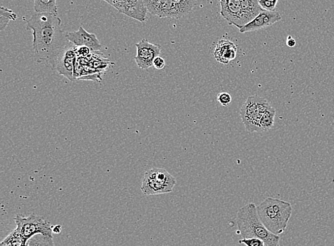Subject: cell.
<instances>
[{
    "instance_id": "6da1fadb",
    "label": "cell",
    "mask_w": 334,
    "mask_h": 246,
    "mask_svg": "<svg viewBox=\"0 0 334 246\" xmlns=\"http://www.w3.org/2000/svg\"><path fill=\"white\" fill-rule=\"evenodd\" d=\"M23 20L26 30L33 31V50L35 59L51 65L53 69L60 53L68 44L66 33L61 28V20L50 13H36Z\"/></svg>"
},
{
    "instance_id": "7a4b0ae2",
    "label": "cell",
    "mask_w": 334,
    "mask_h": 246,
    "mask_svg": "<svg viewBox=\"0 0 334 246\" xmlns=\"http://www.w3.org/2000/svg\"><path fill=\"white\" fill-rule=\"evenodd\" d=\"M238 231L243 238H256L264 242V246H280V237L269 231L261 222L255 203H250L238 210L236 218Z\"/></svg>"
},
{
    "instance_id": "3957f363",
    "label": "cell",
    "mask_w": 334,
    "mask_h": 246,
    "mask_svg": "<svg viewBox=\"0 0 334 246\" xmlns=\"http://www.w3.org/2000/svg\"><path fill=\"white\" fill-rule=\"evenodd\" d=\"M290 203L268 197L257 206V213L261 222L269 231L279 235L287 228L292 214Z\"/></svg>"
},
{
    "instance_id": "277c9868",
    "label": "cell",
    "mask_w": 334,
    "mask_h": 246,
    "mask_svg": "<svg viewBox=\"0 0 334 246\" xmlns=\"http://www.w3.org/2000/svg\"><path fill=\"white\" fill-rule=\"evenodd\" d=\"M176 179L161 168H153L143 176L141 191L145 195H159L172 192L176 185Z\"/></svg>"
},
{
    "instance_id": "5b68a950",
    "label": "cell",
    "mask_w": 334,
    "mask_h": 246,
    "mask_svg": "<svg viewBox=\"0 0 334 246\" xmlns=\"http://www.w3.org/2000/svg\"><path fill=\"white\" fill-rule=\"evenodd\" d=\"M271 106L266 99L257 95L249 97L240 109V117L246 130L261 133V118Z\"/></svg>"
},
{
    "instance_id": "8992f818",
    "label": "cell",
    "mask_w": 334,
    "mask_h": 246,
    "mask_svg": "<svg viewBox=\"0 0 334 246\" xmlns=\"http://www.w3.org/2000/svg\"><path fill=\"white\" fill-rule=\"evenodd\" d=\"M17 228L24 242H27L35 235L42 234L53 236V227L50 223L43 217L35 214H30L28 217H23L17 214L15 218Z\"/></svg>"
},
{
    "instance_id": "52a82bcc",
    "label": "cell",
    "mask_w": 334,
    "mask_h": 246,
    "mask_svg": "<svg viewBox=\"0 0 334 246\" xmlns=\"http://www.w3.org/2000/svg\"><path fill=\"white\" fill-rule=\"evenodd\" d=\"M108 4L123 14L139 21L145 22L148 10L145 4V0H104Z\"/></svg>"
},
{
    "instance_id": "ba28073f",
    "label": "cell",
    "mask_w": 334,
    "mask_h": 246,
    "mask_svg": "<svg viewBox=\"0 0 334 246\" xmlns=\"http://www.w3.org/2000/svg\"><path fill=\"white\" fill-rule=\"evenodd\" d=\"M77 58L76 46L69 42L58 56L54 69L59 75L64 76L74 82V72Z\"/></svg>"
},
{
    "instance_id": "9c48e42d",
    "label": "cell",
    "mask_w": 334,
    "mask_h": 246,
    "mask_svg": "<svg viewBox=\"0 0 334 246\" xmlns=\"http://www.w3.org/2000/svg\"><path fill=\"white\" fill-rule=\"evenodd\" d=\"M136 47L137 48V54L134 59L139 68L143 70L153 66V61L159 56L161 51V46L150 43L145 39L136 44Z\"/></svg>"
},
{
    "instance_id": "30bf717a",
    "label": "cell",
    "mask_w": 334,
    "mask_h": 246,
    "mask_svg": "<svg viewBox=\"0 0 334 246\" xmlns=\"http://www.w3.org/2000/svg\"><path fill=\"white\" fill-rule=\"evenodd\" d=\"M220 1L221 16L227 21L229 25L235 26L239 29H241L244 24L240 0H220Z\"/></svg>"
},
{
    "instance_id": "8fae6325",
    "label": "cell",
    "mask_w": 334,
    "mask_h": 246,
    "mask_svg": "<svg viewBox=\"0 0 334 246\" xmlns=\"http://www.w3.org/2000/svg\"><path fill=\"white\" fill-rule=\"evenodd\" d=\"M282 19V16L278 12L268 11L262 10L260 13L252 19L248 24H245L240 31L241 33L250 32V31H258L273 25Z\"/></svg>"
},
{
    "instance_id": "7c38bea8",
    "label": "cell",
    "mask_w": 334,
    "mask_h": 246,
    "mask_svg": "<svg viewBox=\"0 0 334 246\" xmlns=\"http://www.w3.org/2000/svg\"><path fill=\"white\" fill-rule=\"evenodd\" d=\"M148 12L160 18L180 19L173 0H145Z\"/></svg>"
},
{
    "instance_id": "4fadbf2b",
    "label": "cell",
    "mask_w": 334,
    "mask_h": 246,
    "mask_svg": "<svg viewBox=\"0 0 334 246\" xmlns=\"http://www.w3.org/2000/svg\"><path fill=\"white\" fill-rule=\"evenodd\" d=\"M66 37L76 47H87L94 52L99 51L102 47L95 33L88 32L82 26L78 31L66 32Z\"/></svg>"
},
{
    "instance_id": "5bb4252c",
    "label": "cell",
    "mask_w": 334,
    "mask_h": 246,
    "mask_svg": "<svg viewBox=\"0 0 334 246\" xmlns=\"http://www.w3.org/2000/svg\"><path fill=\"white\" fill-rule=\"evenodd\" d=\"M238 47L232 42L228 40H222L217 42L214 57L222 64H228L237 57Z\"/></svg>"
},
{
    "instance_id": "9a60e30c",
    "label": "cell",
    "mask_w": 334,
    "mask_h": 246,
    "mask_svg": "<svg viewBox=\"0 0 334 246\" xmlns=\"http://www.w3.org/2000/svg\"><path fill=\"white\" fill-rule=\"evenodd\" d=\"M244 26L248 24L263 10L259 5V0H240Z\"/></svg>"
},
{
    "instance_id": "2e32d148",
    "label": "cell",
    "mask_w": 334,
    "mask_h": 246,
    "mask_svg": "<svg viewBox=\"0 0 334 246\" xmlns=\"http://www.w3.org/2000/svg\"><path fill=\"white\" fill-rule=\"evenodd\" d=\"M34 9L36 13H50L58 16L56 0H34Z\"/></svg>"
},
{
    "instance_id": "e0dca14e",
    "label": "cell",
    "mask_w": 334,
    "mask_h": 246,
    "mask_svg": "<svg viewBox=\"0 0 334 246\" xmlns=\"http://www.w3.org/2000/svg\"><path fill=\"white\" fill-rule=\"evenodd\" d=\"M276 115V110L271 107L266 110V112L263 115L262 118H261L260 125L261 133L262 132H268L275 125V118Z\"/></svg>"
},
{
    "instance_id": "ac0fdd59",
    "label": "cell",
    "mask_w": 334,
    "mask_h": 246,
    "mask_svg": "<svg viewBox=\"0 0 334 246\" xmlns=\"http://www.w3.org/2000/svg\"><path fill=\"white\" fill-rule=\"evenodd\" d=\"M176 4L179 18L190 13L196 6L197 0H173Z\"/></svg>"
},
{
    "instance_id": "d6986e66",
    "label": "cell",
    "mask_w": 334,
    "mask_h": 246,
    "mask_svg": "<svg viewBox=\"0 0 334 246\" xmlns=\"http://www.w3.org/2000/svg\"><path fill=\"white\" fill-rule=\"evenodd\" d=\"M17 15L15 12L8 8L1 7L0 8V30L3 31L6 29L10 21H15Z\"/></svg>"
},
{
    "instance_id": "ffe728a7",
    "label": "cell",
    "mask_w": 334,
    "mask_h": 246,
    "mask_svg": "<svg viewBox=\"0 0 334 246\" xmlns=\"http://www.w3.org/2000/svg\"><path fill=\"white\" fill-rule=\"evenodd\" d=\"M29 246H55L52 235L37 234L28 240Z\"/></svg>"
},
{
    "instance_id": "44dd1931",
    "label": "cell",
    "mask_w": 334,
    "mask_h": 246,
    "mask_svg": "<svg viewBox=\"0 0 334 246\" xmlns=\"http://www.w3.org/2000/svg\"><path fill=\"white\" fill-rule=\"evenodd\" d=\"M23 243H24V239L19 231L15 229L5 238L0 245L22 246Z\"/></svg>"
},
{
    "instance_id": "7402d4cb",
    "label": "cell",
    "mask_w": 334,
    "mask_h": 246,
    "mask_svg": "<svg viewBox=\"0 0 334 246\" xmlns=\"http://www.w3.org/2000/svg\"><path fill=\"white\" fill-rule=\"evenodd\" d=\"M261 8L268 11H275L278 0H259Z\"/></svg>"
},
{
    "instance_id": "603a6c76",
    "label": "cell",
    "mask_w": 334,
    "mask_h": 246,
    "mask_svg": "<svg viewBox=\"0 0 334 246\" xmlns=\"http://www.w3.org/2000/svg\"><path fill=\"white\" fill-rule=\"evenodd\" d=\"M239 243L245 244L246 246H264V242L259 238H243L239 240Z\"/></svg>"
},
{
    "instance_id": "cb8c5ba5",
    "label": "cell",
    "mask_w": 334,
    "mask_h": 246,
    "mask_svg": "<svg viewBox=\"0 0 334 246\" xmlns=\"http://www.w3.org/2000/svg\"><path fill=\"white\" fill-rule=\"evenodd\" d=\"M217 101L220 102L221 105L224 106V107H227L231 103V97L230 94H229L226 92H222V93H219L217 95Z\"/></svg>"
},
{
    "instance_id": "d4e9b609",
    "label": "cell",
    "mask_w": 334,
    "mask_h": 246,
    "mask_svg": "<svg viewBox=\"0 0 334 246\" xmlns=\"http://www.w3.org/2000/svg\"><path fill=\"white\" fill-rule=\"evenodd\" d=\"M76 53H77V56L89 57L93 51L87 47H76Z\"/></svg>"
},
{
    "instance_id": "484cf974",
    "label": "cell",
    "mask_w": 334,
    "mask_h": 246,
    "mask_svg": "<svg viewBox=\"0 0 334 246\" xmlns=\"http://www.w3.org/2000/svg\"><path fill=\"white\" fill-rule=\"evenodd\" d=\"M153 66L158 70H162L165 67V61L163 58L160 57V56L155 58L153 61Z\"/></svg>"
},
{
    "instance_id": "4316f807",
    "label": "cell",
    "mask_w": 334,
    "mask_h": 246,
    "mask_svg": "<svg viewBox=\"0 0 334 246\" xmlns=\"http://www.w3.org/2000/svg\"><path fill=\"white\" fill-rule=\"evenodd\" d=\"M286 45L289 47H294L296 45V41L291 36H289L286 40Z\"/></svg>"
},
{
    "instance_id": "83f0119b",
    "label": "cell",
    "mask_w": 334,
    "mask_h": 246,
    "mask_svg": "<svg viewBox=\"0 0 334 246\" xmlns=\"http://www.w3.org/2000/svg\"><path fill=\"white\" fill-rule=\"evenodd\" d=\"M59 226H55V227L53 228V233H59L61 232V229H58V228L59 227Z\"/></svg>"
},
{
    "instance_id": "f1b7e54d",
    "label": "cell",
    "mask_w": 334,
    "mask_h": 246,
    "mask_svg": "<svg viewBox=\"0 0 334 246\" xmlns=\"http://www.w3.org/2000/svg\"><path fill=\"white\" fill-rule=\"evenodd\" d=\"M22 246H29V244H28V241L27 242H24V243H23Z\"/></svg>"
},
{
    "instance_id": "f546056e",
    "label": "cell",
    "mask_w": 334,
    "mask_h": 246,
    "mask_svg": "<svg viewBox=\"0 0 334 246\" xmlns=\"http://www.w3.org/2000/svg\"><path fill=\"white\" fill-rule=\"evenodd\" d=\"M0 246H4V245H0Z\"/></svg>"
}]
</instances>
